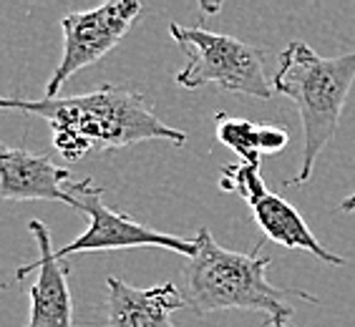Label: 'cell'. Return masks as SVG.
I'll use <instances>...</instances> for the list:
<instances>
[{
  "label": "cell",
  "mask_w": 355,
  "mask_h": 327,
  "mask_svg": "<svg viewBox=\"0 0 355 327\" xmlns=\"http://www.w3.org/2000/svg\"><path fill=\"white\" fill-rule=\"evenodd\" d=\"M69 199L73 209H78L86 217V232L76 237L73 242L55 249V257L66 259L78 252H111V249H134V247H162L169 252H177L182 257H194L197 245L194 237H174V234L157 232L144 227L129 214L111 209L103 202V189L91 184V179L81 182H69L66 184Z\"/></svg>",
  "instance_id": "5b68a950"
},
{
  "label": "cell",
  "mask_w": 355,
  "mask_h": 327,
  "mask_svg": "<svg viewBox=\"0 0 355 327\" xmlns=\"http://www.w3.org/2000/svg\"><path fill=\"white\" fill-rule=\"evenodd\" d=\"M340 211H355V191L340 202Z\"/></svg>",
  "instance_id": "7c38bea8"
},
{
  "label": "cell",
  "mask_w": 355,
  "mask_h": 327,
  "mask_svg": "<svg viewBox=\"0 0 355 327\" xmlns=\"http://www.w3.org/2000/svg\"><path fill=\"white\" fill-rule=\"evenodd\" d=\"M214 134L222 146H227L242 159V164H262V157L277 154L290 141L282 126L254 123L250 118H237L230 114L214 116Z\"/></svg>",
  "instance_id": "8fae6325"
},
{
  "label": "cell",
  "mask_w": 355,
  "mask_h": 327,
  "mask_svg": "<svg viewBox=\"0 0 355 327\" xmlns=\"http://www.w3.org/2000/svg\"><path fill=\"white\" fill-rule=\"evenodd\" d=\"M182 307L187 300L174 282L141 290L106 277V327H174L171 315Z\"/></svg>",
  "instance_id": "30bf717a"
},
{
  "label": "cell",
  "mask_w": 355,
  "mask_h": 327,
  "mask_svg": "<svg viewBox=\"0 0 355 327\" xmlns=\"http://www.w3.org/2000/svg\"><path fill=\"white\" fill-rule=\"evenodd\" d=\"M353 83L355 51L322 58L308 43L290 41L280 53V69L272 76V89L295 103L302 121V161L293 182H287L290 186H300L310 179L315 159L338 131Z\"/></svg>",
  "instance_id": "3957f363"
},
{
  "label": "cell",
  "mask_w": 355,
  "mask_h": 327,
  "mask_svg": "<svg viewBox=\"0 0 355 327\" xmlns=\"http://www.w3.org/2000/svg\"><path fill=\"white\" fill-rule=\"evenodd\" d=\"M197 252L187 259V305L197 315H212L222 310H254L267 315V325L285 327L293 317L295 300L320 302L305 290L275 287L267 280L272 259L262 254L257 242L252 252H230L217 245L209 229H199L194 237Z\"/></svg>",
  "instance_id": "7a4b0ae2"
},
{
  "label": "cell",
  "mask_w": 355,
  "mask_h": 327,
  "mask_svg": "<svg viewBox=\"0 0 355 327\" xmlns=\"http://www.w3.org/2000/svg\"><path fill=\"white\" fill-rule=\"evenodd\" d=\"M28 229L38 242V262L23 265L15 272V280H23L28 272H38L35 285L28 290L31 317H28L26 327H73L69 265L55 257V249L51 245V232L41 219L28 222Z\"/></svg>",
  "instance_id": "ba28073f"
},
{
  "label": "cell",
  "mask_w": 355,
  "mask_h": 327,
  "mask_svg": "<svg viewBox=\"0 0 355 327\" xmlns=\"http://www.w3.org/2000/svg\"><path fill=\"white\" fill-rule=\"evenodd\" d=\"M0 111L46 118L53 131V146L66 161H78L91 151L123 149L141 141L187 143L184 131L162 121L146 96L116 83H103L96 91L66 98H0Z\"/></svg>",
  "instance_id": "6da1fadb"
},
{
  "label": "cell",
  "mask_w": 355,
  "mask_h": 327,
  "mask_svg": "<svg viewBox=\"0 0 355 327\" xmlns=\"http://www.w3.org/2000/svg\"><path fill=\"white\" fill-rule=\"evenodd\" d=\"M141 10V3L137 0H116V3H103L94 10L66 15L61 21L63 53L51 81L46 83L48 98H55L61 86L73 73L101 61L109 51H114L137 23Z\"/></svg>",
  "instance_id": "8992f818"
},
{
  "label": "cell",
  "mask_w": 355,
  "mask_h": 327,
  "mask_svg": "<svg viewBox=\"0 0 355 327\" xmlns=\"http://www.w3.org/2000/svg\"><path fill=\"white\" fill-rule=\"evenodd\" d=\"M171 38L179 51L187 55V66L177 73L182 89L219 86L225 91L252 98H272V78L265 71V48L245 43L225 33H214L207 28H187L179 23L169 26Z\"/></svg>",
  "instance_id": "277c9868"
},
{
  "label": "cell",
  "mask_w": 355,
  "mask_h": 327,
  "mask_svg": "<svg viewBox=\"0 0 355 327\" xmlns=\"http://www.w3.org/2000/svg\"><path fill=\"white\" fill-rule=\"evenodd\" d=\"M219 189L232 191V194H239L245 199V204L250 206L254 222L260 224L267 239H272L287 249H305L328 265H345V257L333 254L315 239V234L305 224V219L300 217V211L267 189L265 179L260 174V164H230V166H225L219 171Z\"/></svg>",
  "instance_id": "52a82bcc"
},
{
  "label": "cell",
  "mask_w": 355,
  "mask_h": 327,
  "mask_svg": "<svg viewBox=\"0 0 355 327\" xmlns=\"http://www.w3.org/2000/svg\"><path fill=\"white\" fill-rule=\"evenodd\" d=\"M71 171L43 154L0 141V202H63L71 204L66 184Z\"/></svg>",
  "instance_id": "9c48e42d"
}]
</instances>
